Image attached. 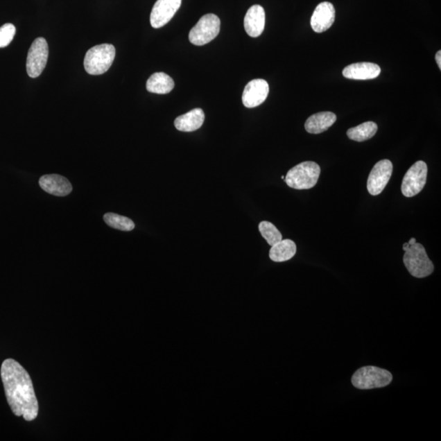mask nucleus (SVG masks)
I'll use <instances>...</instances> for the list:
<instances>
[{"mask_svg":"<svg viewBox=\"0 0 441 441\" xmlns=\"http://www.w3.org/2000/svg\"><path fill=\"white\" fill-rule=\"evenodd\" d=\"M1 379L13 413L26 421L35 420L38 416L39 403L28 372L15 360L7 359L1 366Z\"/></svg>","mask_w":441,"mask_h":441,"instance_id":"1","label":"nucleus"},{"mask_svg":"<svg viewBox=\"0 0 441 441\" xmlns=\"http://www.w3.org/2000/svg\"><path fill=\"white\" fill-rule=\"evenodd\" d=\"M403 261L408 272L413 277L425 278L434 272V265L426 254L425 248L420 243L410 245L404 250Z\"/></svg>","mask_w":441,"mask_h":441,"instance_id":"2","label":"nucleus"},{"mask_svg":"<svg viewBox=\"0 0 441 441\" xmlns=\"http://www.w3.org/2000/svg\"><path fill=\"white\" fill-rule=\"evenodd\" d=\"M320 171L318 164L312 162H302L289 170L284 181L293 189L309 190L316 185Z\"/></svg>","mask_w":441,"mask_h":441,"instance_id":"3","label":"nucleus"},{"mask_svg":"<svg viewBox=\"0 0 441 441\" xmlns=\"http://www.w3.org/2000/svg\"><path fill=\"white\" fill-rule=\"evenodd\" d=\"M393 376L388 370L376 366H364L354 373L352 383L357 389L370 390L387 387Z\"/></svg>","mask_w":441,"mask_h":441,"instance_id":"4","label":"nucleus"},{"mask_svg":"<svg viewBox=\"0 0 441 441\" xmlns=\"http://www.w3.org/2000/svg\"><path fill=\"white\" fill-rule=\"evenodd\" d=\"M116 58V49L112 44L96 45L87 52L85 69L92 76L103 75L112 67Z\"/></svg>","mask_w":441,"mask_h":441,"instance_id":"5","label":"nucleus"},{"mask_svg":"<svg viewBox=\"0 0 441 441\" xmlns=\"http://www.w3.org/2000/svg\"><path fill=\"white\" fill-rule=\"evenodd\" d=\"M220 27V21L218 16L210 13L202 17L190 31V42L196 46L210 43L219 34Z\"/></svg>","mask_w":441,"mask_h":441,"instance_id":"6","label":"nucleus"},{"mask_svg":"<svg viewBox=\"0 0 441 441\" xmlns=\"http://www.w3.org/2000/svg\"><path fill=\"white\" fill-rule=\"evenodd\" d=\"M427 178V165L424 162H416L412 165L404 175L401 191L406 197H413L424 189Z\"/></svg>","mask_w":441,"mask_h":441,"instance_id":"7","label":"nucleus"},{"mask_svg":"<svg viewBox=\"0 0 441 441\" xmlns=\"http://www.w3.org/2000/svg\"><path fill=\"white\" fill-rule=\"evenodd\" d=\"M49 46L47 41L40 37L31 46L26 60V71L31 78L39 77L47 65Z\"/></svg>","mask_w":441,"mask_h":441,"instance_id":"8","label":"nucleus"},{"mask_svg":"<svg viewBox=\"0 0 441 441\" xmlns=\"http://www.w3.org/2000/svg\"><path fill=\"white\" fill-rule=\"evenodd\" d=\"M392 172L393 165L389 159L380 160L377 163L368 178L367 188L370 194L372 196L381 194L388 185Z\"/></svg>","mask_w":441,"mask_h":441,"instance_id":"9","label":"nucleus"},{"mask_svg":"<svg viewBox=\"0 0 441 441\" xmlns=\"http://www.w3.org/2000/svg\"><path fill=\"white\" fill-rule=\"evenodd\" d=\"M182 0H157L150 13V25L159 29L166 25L172 19L179 8Z\"/></svg>","mask_w":441,"mask_h":441,"instance_id":"10","label":"nucleus"},{"mask_svg":"<svg viewBox=\"0 0 441 441\" xmlns=\"http://www.w3.org/2000/svg\"><path fill=\"white\" fill-rule=\"evenodd\" d=\"M269 94L268 83L264 80H252L243 92L242 102L247 108L259 107L265 102Z\"/></svg>","mask_w":441,"mask_h":441,"instance_id":"11","label":"nucleus"},{"mask_svg":"<svg viewBox=\"0 0 441 441\" xmlns=\"http://www.w3.org/2000/svg\"><path fill=\"white\" fill-rule=\"evenodd\" d=\"M335 21V8L329 2L320 3L311 17V26L316 33H322L333 26Z\"/></svg>","mask_w":441,"mask_h":441,"instance_id":"12","label":"nucleus"},{"mask_svg":"<svg viewBox=\"0 0 441 441\" xmlns=\"http://www.w3.org/2000/svg\"><path fill=\"white\" fill-rule=\"evenodd\" d=\"M40 186L50 195L67 196L72 191V185L68 179L58 174H47L40 179Z\"/></svg>","mask_w":441,"mask_h":441,"instance_id":"13","label":"nucleus"},{"mask_svg":"<svg viewBox=\"0 0 441 441\" xmlns=\"http://www.w3.org/2000/svg\"><path fill=\"white\" fill-rule=\"evenodd\" d=\"M381 73L379 65L372 62L354 63L344 68L343 75L347 79L356 80H373Z\"/></svg>","mask_w":441,"mask_h":441,"instance_id":"14","label":"nucleus"},{"mask_svg":"<svg viewBox=\"0 0 441 441\" xmlns=\"http://www.w3.org/2000/svg\"><path fill=\"white\" fill-rule=\"evenodd\" d=\"M266 15L264 8L260 6H252L245 17V29L246 33L252 38H257L263 34L265 28Z\"/></svg>","mask_w":441,"mask_h":441,"instance_id":"15","label":"nucleus"},{"mask_svg":"<svg viewBox=\"0 0 441 441\" xmlns=\"http://www.w3.org/2000/svg\"><path fill=\"white\" fill-rule=\"evenodd\" d=\"M205 118L203 110L196 108L178 116L174 121V126L179 131L194 132L203 126Z\"/></svg>","mask_w":441,"mask_h":441,"instance_id":"16","label":"nucleus"},{"mask_svg":"<svg viewBox=\"0 0 441 441\" xmlns=\"http://www.w3.org/2000/svg\"><path fill=\"white\" fill-rule=\"evenodd\" d=\"M337 121L336 114L333 112H320L312 114L305 123V128L307 132L312 135L328 130Z\"/></svg>","mask_w":441,"mask_h":441,"instance_id":"17","label":"nucleus"},{"mask_svg":"<svg viewBox=\"0 0 441 441\" xmlns=\"http://www.w3.org/2000/svg\"><path fill=\"white\" fill-rule=\"evenodd\" d=\"M174 81L167 74L157 72L153 74L146 82V89L156 94H169L174 88Z\"/></svg>","mask_w":441,"mask_h":441,"instance_id":"18","label":"nucleus"},{"mask_svg":"<svg viewBox=\"0 0 441 441\" xmlns=\"http://www.w3.org/2000/svg\"><path fill=\"white\" fill-rule=\"evenodd\" d=\"M297 252L296 243L291 240H282L272 246L269 252L270 260L283 263L293 259Z\"/></svg>","mask_w":441,"mask_h":441,"instance_id":"19","label":"nucleus"},{"mask_svg":"<svg viewBox=\"0 0 441 441\" xmlns=\"http://www.w3.org/2000/svg\"><path fill=\"white\" fill-rule=\"evenodd\" d=\"M378 131V126L374 122L369 121L350 128L347 132L349 139L356 141H365L372 139Z\"/></svg>","mask_w":441,"mask_h":441,"instance_id":"20","label":"nucleus"},{"mask_svg":"<svg viewBox=\"0 0 441 441\" xmlns=\"http://www.w3.org/2000/svg\"><path fill=\"white\" fill-rule=\"evenodd\" d=\"M103 219L110 227L119 230V231L131 232L135 228V224L130 218L116 214H105Z\"/></svg>","mask_w":441,"mask_h":441,"instance_id":"21","label":"nucleus"},{"mask_svg":"<svg viewBox=\"0 0 441 441\" xmlns=\"http://www.w3.org/2000/svg\"><path fill=\"white\" fill-rule=\"evenodd\" d=\"M259 228L261 235L263 236L269 245L273 246L275 243L282 241V233L272 223L263 220V222L260 223Z\"/></svg>","mask_w":441,"mask_h":441,"instance_id":"22","label":"nucleus"},{"mask_svg":"<svg viewBox=\"0 0 441 441\" xmlns=\"http://www.w3.org/2000/svg\"><path fill=\"white\" fill-rule=\"evenodd\" d=\"M15 34L16 27L11 23H7L0 27V49L7 47L15 38Z\"/></svg>","mask_w":441,"mask_h":441,"instance_id":"23","label":"nucleus"},{"mask_svg":"<svg viewBox=\"0 0 441 441\" xmlns=\"http://www.w3.org/2000/svg\"><path fill=\"white\" fill-rule=\"evenodd\" d=\"M435 61L438 62V65L441 70V51H438L435 55Z\"/></svg>","mask_w":441,"mask_h":441,"instance_id":"24","label":"nucleus"},{"mask_svg":"<svg viewBox=\"0 0 441 441\" xmlns=\"http://www.w3.org/2000/svg\"><path fill=\"white\" fill-rule=\"evenodd\" d=\"M416 242V239L415 238H412L410 239V241H408V245H413V243H415Z\"/></svg>","mask_w":441,"mask_h":441,"instance_id":"25","label":"nucleus"},{"mask_svg":"<svg viewBox=\"0 0 441 441\" xmlns=\"http://www.w3.org/2000/svg\"><path fill=\"white\" fill-rule=\"evenodd\" d=\"M282 178L283 179V180H284V178H286V177L282 176Z\"/></svg>","mask_w":441,"mask_h":441,"instance_id":"26","label":"nucleus"}]
</instances>
